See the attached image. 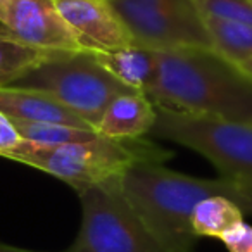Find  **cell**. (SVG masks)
Returning a JSON list of instances; mask_svg holds the SVG:
<instances>
[{"mask_svg": "<svg viewBox=\"0 0 252 252\" xmlns=\"http://www.w3.org/2000/svg\"><path fill=\"white\" fill-rule=\"evenodd\" d=\"M145 95L156 107L252 126V78L214 49L158 50V78Z\"/></svg>", "mask_w": 252, "mask_h": 252, "instance_id": "obj_1", "label": "cell"}, {"mask_svg": "<svg viewBox=\"0 0 252 252\" xmlns=\"http://www.w3.org/2000/svg\"><path fill=\"white\" fill-rule=\"evenodd\" d=\"M118 187L133 213L169 252H193L197 237L192 213L200 200L224 195L235 202L231 180L183 175L162 162H137L118 178Z\"/></svg>", "mask_w": 252, "mask_h": 252, "instance_id": "obj_2", "label": "cell"}, {"mask_svg": "<svg viewBox=\"0 0 252 252\" xmlns=\"http://www.w3.org/2000/svg\"><path fill=\"white\" fill-rule=\"evenodd\" d=\"M0 158L36 168L73 187L78 193L95 185L116 180L137 162H164L171 152L147 138L112 140L98 137L80 144L42 147L23 140Z\"/></svg>", "mask_w": 252, "mask_h": 252, "instance_id": "obj_3", "label": "cell"}, {"mask_svg": "<svg viewBox=\"0 0 252 252\" xmlns=\"http://www.w3.org/2000/svg\"><path fill=\"white\" fill-rule=\"evenodd\" d=\"M11 87L49 95L95 130L118 95L137 92L119 83L88 50L57 54Z\"/></svg>", "mask_w": 252, "mask_h": 252, "instance_id": "obj_4", "label": "cell"}, {"mask_svg": "<svg viewBox=\"0 0 252 252\" xmlns=\"http://www.w3.org/2000/svg\"><path fill=\"white\" fill-rule=\"evenodd\" d=\"M158 109L149 137L175 142L209 159L228 180H252V126L209 114Z\"/></svg>", "mask_w": 252, "mask_h": 252, "instance_id": "obj_5", "label": "cell"}, {"mask_svg": "<svg viewBox=\"0 0 252 252\" xmlns=\"http://www.w3.org/2000/svg\"><path fill=\"white\" fill-rule=\"evenodd\" d=\"M81 223L64 252H169L121 195L118 178L78 193Z\"/></svg>", "mask_w": 252, "mask_h": 252, "instance_id": "obj_6", "label": "cell"}, {"mask_svg": "<svg viewBox=\"0 0 252 252\" xmlns=\"http://www.w3.org/2000/svg\"><path fill=\"white\" fill-rule=\"evenodd\" d=\"M135 43L152 50L185 47L214 49L206 21L193 0H107Z\"/></svg>", "mask_w": 252, "mask_h": 252, "instance_id": "obj_7", "label": "cell"}, {"mask_svg": "<svg viewBox=\"0 0 252 252\" xmlns=\"http://www.w3.org/2000/svg\"><path fill=\"white\" fill-rule=\"evenodd\" d=\"M0 30L16 42L45 52H87L56 0H0Z\"/></svg>", "mask_w": 252, "mask_h": 252, "instance_id": "obj_8", "label": "cell"}, {"mask_svg": "<svg viewBox=\"0 0 252 252\" xmlns=\"http://www.w3.org/2000/svg\"><path fill=\"white\" fill-rule=\"evenodd\" d=\"M64 21L88 52L137 45L107 0H56Z\"/></svg>", "mask_w": 252, "mask_h": 252, "instance_id": "obj_9", "label": "cell"}, {"mask_svg": "<svg viewBox=\"0 0 252 252\" xmlns=\"http://www.w3.org/2000/svg\"><path fill=\"white\" fill-rule=\"evenodd\" d=\"M158 118V109L142 92L118 95L107 105L97 126L98 135L112 140H135L149 137Z\"/></svg>", "mask_w": 252, "mask_h": 252, "instance_id": "obj_10", "label": "cell"}, {"mask_svg": "<svg viewBox=\"0 0 252 252\" xmlns=\"http://www.w3.org/2000/svg\"><path fill=\"white\" fill-rule=\"evenodd\" d=\"M0 112L7 116L11 121L56 123V125H67L74 128H83V130H95L87 121L78 118L74 112L54 100L52 97L40 92L25 90V88H0Z\"/></svg>", "mask_w": 252, "mask_h": 252, "instance_id": "obj_11", "label": "cell"}, {"mask_svg": "<svg viewBox=\"0 0 252 252\" xmlns=\"http://www.w3.org/2000/svg\"><path fill=\"white\" fill-rule=\"evenodd\" d=\"M92 54L109 74L131 90L147 94L158 78V50L128 45Z\"/></svg>", "mask_w": 252, "mask_h": 252, "instance_id": "obj_12", "label": "cell"}, {"mask_svg": "<svg viewBox=\"0 0 252 252\" xmlns=\"http://www.w3.org/2000/svg\"><path fill=\"white\" fill-rule=\"evenodd\" d=\"M244 221V211L224 195L200 200L192 213V230L197 237L221 238L230 228Z\"/></svg>", "mask_w": 252, "mask_h": 252, "instance_id": "obj_13", "label": "cell"}, {"mask_svg": "<svg viewBox=\"0 0 252 252\" xmlns=\"http://www.w3.org/2000/svg\"><path fill=\"white\" fill-rule=\"evenodd\" d=\"M54 56L57 54L23 45L0 30V88L14 85L19 78L28 74L45 61L52 59Z\"/></svg>", "mask_w": 252, "mask_h": 252, "instance_id": "obj_14", "label": "cell"}, {"mask_svg": "<svg viewBox=\"0 0 252 252\" xmlns=\"http://www.w3.org/2000/svg\"><path fill=\"white\" fill-rule=\"evenodd\" d=\"M202 16L207 32L213 38L214 50H218L233 64L252 59V26L223 21L206 14Z\"/></svg>", "mask_w": 252, "mask_h": 252, "instance_id": "obj_15", "label": "cell"}, {"mask_svg": "<svg viewBox=\"0 0 252 252\" xmlns=\"http://www.w3.org/2000/svg\"><path fill=\"white\" fill-rule=\"evenodd\" d=\"M16 131L19 133L21 140L30 144L42 145V147H56V145L66 144H80V142H90L98 138V131L74 128L67 125H56V123H23L12 121Z\"/></svg>", "mask_w": 252, "mask_h": 252, "instance_id": "obj_16", "label": "cell"}, {"mask_svg": "<svg viewBox=\"0 0 252 252\" xmlns=\"http://www.w3.org/2000/svg\"><path fill=\"white\" fill-rule=\"evenodd\" d=\"M199 9L206 16L252 26L251 0H204L199 4Z\"/></svg>", "mask_w": 252, "mask_h": 252, "instance_id": "obj_17", "label": "cell"}, {"mask_svg": "<svg viewBox=\"0 0 252 252\" xmlns=\"http://www.w3.org/2000/svg\"><path fill=\"white\" fill-rule=\"evenodd\" d=\"M220 240L228 252H252V226L242 221L221 235Z\"/></svg>", "mask_w": 252, "mask_h": 252, "instance_id": "obj_18", "label": "cell"}, {"mask_svg": "<svg viewBox=\"0 0 252 252\" xmlns=\"http://www.w3.org/2000/svg\"><path fill=\"white\" fill-rule=\"evenodd\" d=\"M237 190L235 202L244 211V214H252V180H231Z\"/></svg>", "mask_w": 252, "mask_h": 252, "instance_id": "obj_19", "label": "cell"}, {"mask_svg": "<svg viewBox=\"0 0 252 252\" xmlns=\"http://www.w3.org/2000/svg\"><path fill=\"white\" fill-rule=\"evenodd\" d=\"M0 252H35V251H28V249H19V247H12V245L2 244V242H0Z\"/></svg>", "mask_w": 252, "mask_h": 252, "instance_id": "obj_20", "label": "cell"}, {"mask_svg": "<svg viewBox=\"0 0 252 252\" xmlns=\"http://www.w3.org/2000/svg\"><path fill=\"white\" fill-rule=\"evenodd\" d=\"M237 66L240 67V69L244 71L245 74H249V76L252 78V59H249V61H244V63H238Z\"/></svg>", "mask_w": 252, "mask_h": 252, "instance_id": "obj_21", "label": "cell"}, {"mask_svg": "<svg viewBox=\"0 0 252 252\" xmlns=\"http://www.w3.org/2000/svg\"><path fill=\"white\" fill-rule=\"evenodd\" d=\"M193 2H195V4H197V5H199V4H200V2H204V0H193Z\"/></svg>", "mask_w": 252, "mask_h": 252, "instance_id": "obj_22", "label": "cell"}, {"mask_svg": "<svg viewBox=\"0 0 252 252\" xmlns=\"http://www.w3.org/2000/svg\"><path fill=\"white\" fill-rule=\"evenodd\" d=\"M251 4H252V0H251Z\"/></svg>", "mask_w": 252, "mask_h": 252, "instance_id": "obj_23", "label": "cell"}]
</instances>
